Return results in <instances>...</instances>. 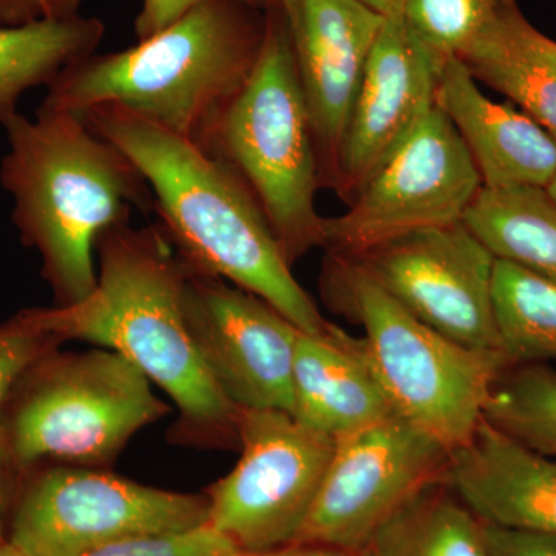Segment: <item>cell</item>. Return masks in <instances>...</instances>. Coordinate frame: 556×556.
<instances>
[{
	"instance_id": "obj_27",
	"label": "cell",
	"mask_w": 556,
	"mask_h": 556,
	"mask_svg": "<svg viewBox=\"0 0 556 556\" xmlns=\"http://www.w3.org/2000/svg\"><path fill=\"white\" fill-rule=\"evenodd\" d=\"M62 343L56 336L36 325L28 309L0 325V413L22 372Z\"/></svg>"
},
{
	"instance_id": "obj_14",
	"label": "cell",
	"mask_w": 556,
	"mask_h": 556,
	"mask_svg": "<svg viewBox=\"0 0 556 556\" xmlns=\"http://www.w3.org/2000/svg\"><path fill=\"white\" fill-rule=\"evenodd\" d=\"M439 72L402 17L383 22L327 178L340 195L354 199L422 126Z\"/></svg>"
},
{
	"instance_id": "obj_21",
	"label": "cell",
	"mask_w": 556,
	"mask_h": 556,
	"mask_svg": "<svg viewBox=\"0 0 556 556\" xmlns=\"http://www.w3.org/2000/svg\"><path fill=\"white\" fill-rule=\"evenodd\" d=\"M463 222L496 260L556 281V203L546 189L481 188Z\"/></svg>"
},
{
	"instance_id": "obj_12",
	"label": "cell",
	"mask_w": 556,
	"mask_h": 556,
	"mask_svg": "<svg viewBox=\"0 0 556 556\" xmlns=\"http://www.w3.org/2000/svg\"><path fill=\"white\" fill-rule=\"evenodd\" d=\"M348 260L444 338L501 351L493 313L496 258L466 223L416 230Z\"/></svg>"
},
{
	"instance_id": "obj_3",
	"label": "cell",
	"mask_w": 556,
	"mask_h": 556,
	"mask_svg": "<svg viewBox=\"0 0 556 556\" xmlns=\"http://www.w3.org/2000/svg\"><path fill=\"white\" fill-rule=\"evenodd\" d=\"M2 127L9 150L0 185L13 197L22 243L39 252L54 306L83 302L98 285V239L134 212L153 211L149 185L123 150L78 116L16 113Z\"/></svg>"
},
{
	"instance_id": "obj_9",
	"label": "cell",
	"mask_w": 556,
	"mask_h": 556,
	"mask_svg": "<svg viewBox=\"0 0 556 556\" xmlns=\"http://www.w3.org/2000/svg\"><path fill=\"white\" fill-rule=\"evenodd\" d=\"M237 466L206 490L208 526L244 555L292 544L305 526L336 439L281 409H241Z\"/></svg>"
},
{
	"instance_id": "obj_15",
	"label": "cell",
	"mask_w": 556,
	"mask_h": 556,
	"mask_svg": "<svg viewBox=\"0 0 556 556\" xmlns=\"http://www.w3.org/2000/svg\"><path fill=\"white\" fill-rule=\"evenodd\" d=\"M318 169L327 179L386 17L358 0H291L283 9Z\"/></svg>"
},
{
	"instance_id": "obj_1",
	"label": "cell",
	"mask_w": 556,
	"mask_h": 556,
	"mask_svg": "<svg viewBox=\"0 0 556 556\" xmlns=\"http://www.w3.org/2000/svg\"><path fill=\"white\" fill-rule=\"evenodd\" d=\"M98 285L70 306L30 308L36 325L62 342L115 351L175 402L170 441L192 447H240L241 409L226 397L190 336L185 316L189 265L163 228L130 223L101 233Z\"/></svg>"
},
{
	"instance_id": "obj_24",
	"label": "cell",
	"mask_w": 556,
	"mask_h": 556,
	"mask_svg": "<svg viewBox=\"0 0 556 556\" xmlns=\"http://www.w3.org/2000/svg\"><path fill=\"white\" fill-rule=\"evenodd\" d=\"M482 419L522 445L556 457V371L546 364L510 365L497 376Z\"/></svg>"
},
{
	"instance_id": "obj_23",
	"label": "cell",
	"mask_w": 556,
	"mask_h": 556,
	"mask_svg": "<svg viewBox=\"0 0 556 556\" xmlns=\"http://www.w3.org/2000/svg\"><path fill=\"white\" fill-rule=\"evenodd\" d=\"M493 313L501 351L511 365L556 361V281L496 260Z\"/></svg>"
},
{
	"instance_id": "obj_35",
	"label": "cell",
	"mask_w": 556,
	"mask_h": 556,
	"mask_svg": "<svg viewBox=\"0 0 556 556\" xmlns=\"http://www.w3.org/2000/svg\"><path fill=\"white\" fill-rule=\"evenodd\" d=\"M266 9H280L283 10L291 0H265Z\"/></svg>"
},
{
	"instance_id": "obj_8",
	"label": "cell",
	"mask_w": 556,
	"mask_h": 556,
	"mask_svg": "<svg viewBox=\"0 0 556 556\" xmlns=\"http://www.w3.org/2000/svg\"><path fill=\"white\" fill-rule=\"evenodd\" d=\"M207 522L206 495L138 484L102 468L42 464L22 477L7 541L25 556H83L126 538Z\"/></svg>"
},
{
	"instance_id": "obj_10",
	"label": "cell",
	"mask_w": 556,
	"mask_h": 556,
	"mask_svg": "<svg viewBox=\"0 0 556 556\" xmlns=\"http://www.w3.org/2000/svg\"><path fill=\"white\" fill-rule=\"evenodd\" d=\"M482 188L475 161L438 105L396 155L351 200L350 211L325 218L324 249L361 257L388 241L463 222Z\"/></svg>"
},
{
	"instance_id": "obj_32",
	"label": "cell",
	"mask_w": 556,
	"mask_h": 556,
	"mask_svg": "<svg viewBox=\"0 0 556 556\" xmlns=\"http://www.w3.org/2000/svg\"><path fill=\"white\" fill-rule=\"evenodd\" d=\"M248 556H364L362 548L332 546L324 543H292L288 546Z\"/></svg>"
},
{
	"instance_id": "obj_36",
	"label": "cell",
	"mask_w": 556,
	"mask_h": 556,
	"mask_svg": "<svg viewBox=\"0 0 556 556\" xmlns=\"http://www.w3.org/2000/svg\"><path fill=\"white\" fill-rule=\"evenodd\" d=\"M546 192L548 193V197H551V199L556 203V174L554 175V178H552V181L548 182Z\"/></svg>"
},
{
	"instance_id": "obj_17",
	"label": "cell",
	"mask_w": 556,
	"mask_h": 556,
	"mask_svg": "<svg viewBox=\"0 0 556 556\" xmlns=\"http://www.w3.org/2000/svg\"><path fill=\"white\" fill-rule=\"evenodd\" d=\"M437 105L463 138L482 188H547L556 174L555 139L526 113L490 101L463 61L450 60L439 72Z\"/></svg>"
},
{
	"instance_id": "obj_25",
	"label": "cell",
	"mask_w": 556,
	"mask_h": 556,
	"mask_svg": "<svg viewBox=\"0 0 556 556\" xmlns=\"http://www.w3.org/2000/svg\"><path fill=\"white\" fill-rule=\"evenodd\" d=\"M518 0H408L402 20L428 53L444 67L460 60Z\"/></svg>"
},
{
	"instance_id": "obj_28",
	"label": "cell",
	"mask_w": 556,
	"mask_h": 556,
	"mask_svg": "<svg viewBox=\"0 0 556 556\" xmlns=\"http://www.w3.org/2000/svg\"><path fill=\"white\" fill-rule=\"evenodd\" d=\"M489 556H556V535L484 525Z\"/></svg>"
},
{
	"instance_id": "obj_22",
	"label": "cell",
	"mask_w": 556,
	"mask_h": 556,
	"mask_svg": "<svg viewBox=\"0 0 556 556\" xmlns=\"http://www.w3.org/2000/svg\"><path fill=\"white\" fill-rule=\"evenodd\" d=\"M364 556H489L482 521L438 482L408 501L365 544Z\"/></svg>"
},
{
	"instance_id": "obj_34",
	"label": "cell",
	"mask_w": 556,
	"mask_h": 556,
	"mask_svg": "<svg viewBox=\"0 0 556 556\" xmlns=\"http://www.w3.org/2000/svg\"><path fill=\"white\" fill-rule=\"evenodd\" d=\"M0 556H25L22 555L20 551H17L16 547L11 546L9 541H5V543L0 544Z\"/></svg>"
},
{
	"instance_id": "obj_20",
	"label": "cell",
	"mask_w": 556,
	"mask_h": 556,
	"mask_svg": "<svg viewBox=\"0 0 556 556\" xmlns=\"http://www.w3.org/2000/svg\"><path fill=\"white\" fill-rule=\"evenodd\" d=\"M104 31L98 17L80 14L0 27V126L20 113L24 93L49 87L70 65L94 54Z\"/></svg>"
},
{
	"instance_id": "obj_11",
	"label": "cell",
	"mask_w": 556,
	"mask_h": 556,
	"mask_svg": "<svg viewBox=\"0 0 556 556\" xmlns=\"http://www.w3.org/2000/svg\"><path fill=\"white\" fill-rule=\"evenodd\" d=\"M450 459L445 445L397 415L338 439L294 543L364 548L408 501L445 482Z\"/></svg>"
},
{
	"instance_id": "obj_26",
	"label": "cell",
	"mask_w": 556,
	"mask_h": 556,
	"mask_svg": "<svg viewBox=\"0 0 556 556\" xmlns=\"http://www.w3.org/2000/svg\"><path fill=\"white\" fill-rule=\"evenodd\" d=\"M83 556H248L212 526L115 541Z\"/></svg>"
},
{
	"instance_id": "obj_16",
	"label": "cell",
	"mask_w": 556,
	"mask_h": 556,
	"mask_svg": "<svg viewBox=\"0 0 556 556\" xmlns=\"http://www.w3.org/2000/svg\"><path fill=\"white\" fill-rule=\"evenodd\" d=\"M445 482L484 525L556 535V460L484 419L453 450Z\"/></svg>"
},
{
	"instance_id": "obj_31",
	"label": "cell",
	"mask_w": 556,
	"mask_h": 556,
	"mask_svg": "<svg viewBox=\"0 0 556 556\" xmlns=\"http://www.w3.org/2000/svg\"><path fill=\"white\" fill-rule=\"evenodd\" d=\"M24 473L25 471L16 466L0 438V544L7 541L11 510H13Z\"/></svg>"
},
{
	"instance_id": "obj_4",
	"label": "cell",
	"mask_w": 556,
	"mask_h": 556,
	"mask_svg": "<svg viewBox=\"0 0 556 556\" xmlns=\"http://www.w3.org/2000/svg\"><path fill=\"white\" fill-rule=\"evenodd\" d=\"M258 11L207 0L130 49L70 65L47 87L38 113L84 118L115 105L201 146L258 60L266 30Z\"/></svg>"
},
{
	"instance_id": "obj_2",
	"label": "cell",
	"mask_w": 556,
	"mask_h": 556,
	"mask_svg": "<svg viewBox=\"0 0 556 556\" xmlns=\"http://www.w3.org/2000/svg\"><path fill=\"white\" fill-rule=\"evenodd\" d=\"M84 119L141 172L159 225L190 269L257 295L305 334H328L332 324L292 276L262 207L228 164L115 105L91 109Z\"/></svg>"
},
{
	"instance_id": "obj_33",
	"label": "cell",
	"mask_w": 556,
	"mask_h": 556,
	"mask_svg": "<svg viewBox=\"0 0 556 556\" xmlns=\"http://www.w3.org/2000/svg\"><path fill=\"white\" fill-rule=\"evenodd\" d=\"M364 3L369 10L386 17V20H393V17H402L408 0H358Z\"/></svg>"
},
{
	"instance_id": "obj_7",
	"label": "cell",
	"mask_w": 556,
	"mask_h": 556,
	"mask_svg": "<svg viewBox=\"0 0 556 556\" xmlns=\"http://www.w3.org/2000/svg\"><path fill=\"white\" fill-rule=\"evenodd\" d=\"M170 412L152 382L112 350L43 354L0 413V438L22 471L46 463L105 468Z\"/></svg>"
},
{
	"instance_id": "obj_6",
	"label": "cell",
	"mask_w": 556,
	"mask_h": 556,
	"mask_svg": "<svg viewBox=\"0 0 556 556\" xmlns=\"http://www.w3.org/2000/svg\"><path fill=\"white\" fill-rule=\"evenodd\" d=\"M325 299L365 329L369 364L394 413L453 452L482 420L510 362L503 351L459 345L417 320L348 258L328 255Z\"/></svg>"
},
{
	"instance_id": "obj_5",
	"label": "cell",
	"mask_w": 556,
	"mask_h": 556,
	"mask_svg": "<svg viewBox=\"0 0 556 556\" xmlns=\"http://www.w3.org/2000/svg\"><path fill=\"white\" fill-rule=\"evenodd\" d=\"M251 190L289 265L324 248L316 211L320 169L283 10L269 9L258 60L200 146Z\"/></svg>"
},
{
	"instance_id": "obj_29",
	"label": "cell",
	"mask_w": 556,
	"mask_h": 556,
	"mask_svg": "<svg viewBox=\"0 0 556 556\" xmlns=\"http://www.w3.org/2000/svg\"><path fill=\"white\" fill-rule=\"evenodd\" d=\"M83 0H0V27L78 16Z\"/></svg>"
},
{
	"instance_id": "obj_19",
	"label": "cell",
	"mask_w": 556,
	"mask_h": 556,
	"mask_svg": "<svg viewBox=\"0 0 556 556\" xmlns=\"http://www.w3.org/2000/svg\"><path fill=\"white\" fill-rule=\"evenodd\" d=\"M460 61L478 83L517 102L556 141V42L518 7L504 11Z\"/></svg>"
},
{
	"instance_id": "obj_18",
	"label": "cell",
	"mask_w": 556,
	"mask_h": 556,
	"mask_svg": "<svg viewBox=\"0 0 556 556\" xmlns=\"http://www.w3.org/2000/svg\"><path fill=\"white\" fill-rule=\"evenodd\" d=\"M292 396V416L336 441L396 415L372 371L364 339L336 325L325 336L300 334Z\"/></svg>"
},
{
	"instance_id": "obj_13",
	"label": "cell",
	"mask_w": 556,
	"mask_h": 556,
	"mask_svg": "<svg viewBox=\"0 0 556 556\" xmlns=\"http://www.w3.org/2000/svg\"><path fill=\"white\" fill-rule=\"evenodd\" d=\"M185 316L201 361L237 408L292 415V371L303 331L265 300L190 266Z\"/></svg>"
},
{
	"instance_id": "obj_30",
	"label": "cell",
	"mask_w": 556,
	"mask_h": 556,
	"mask_svg": "<svg viewBox=\"0 0 556 556\" xmlns=\"http://www.w3.org/2000/svg\"><path fill=\"white\" fill-rule=\"evenodd\" d=\"M204 2L207 0H142L141 11L135 21V33H137L138 40L148 39L164 30ZM240 2L249 3L257 9H266L265 0H240Z\"/></svg>"
}]
</instances>
